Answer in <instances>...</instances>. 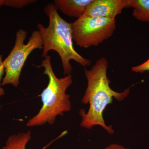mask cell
I'll return each instance as SVG.
<instances>
[{
  "label": "cell",
  "mask_w": 149,
  "mask_h": 149,
  "mask_svg": "<svg viewBox=\"0 0 149 149\" xmlns=\"http://www.w3.org/2000/svg\"><path fill=\"white\" fill-rule=\"evenodd\" d=\"M109 63L107 59L101 57L95 62L90 70L85 69L88 85L82 100L84 104H89L87 112L80 109L82 118L80 125L91 129L95 126H101L108 133L113 134L114 130L112 125H107L103 117L104 111L108 105L112 103L113 98L119 102L126 98L130 93L129 88L123 92L113 91L110 86V80L107 75Z\"/></svg>",
  "instance_id": "6da1fadb"
},
{
  "label": "cell",
  "mask_w": 149,
  "mask_h": 149,
  "mask_svg": "<svg viewBox=\"0 0 149 149\" xmlns=\"http://www.w3.org/2000/svg\"><path fill=\"white\" fill-rule=\"evenodd\" d=\"M44 10L49 17V25L46 27L39 23L37 26L43 40L42 57H45L51 50L56 52L61 59L63 73L67 75L70 74L72 70L70 63L71 60L74 61L84 68L90 66L91 61L83 57L74 49L72 23L68 22L62 18L54 3L48 4Z\"/></svg>",
  "instance_id": "7a4b0ae2"
},
{
  "label": "cell",
  "mask_w": 149,
  "mask_h": 149,
  "mask_svg": "<svg viewBox=\"0 0 149 149\" xmlns=\"http://www.w3.org/2000/svg\"><path fill=\"white\" fill-rule=\"evenodd\" d=\"M38 68H45L44 74L49 78V83L40 95L42 105L38 113L29 119L26 125L28 127L40 126L47 123L53 125L58 116H62L65 112L71 109L70 95L66 94L67 89L72 83L71 74L58 78L54 72L50 56H46Z\"/></svg>",
  "instance_id": "3957f363"
},
{
  "label": "cell",
  "mask_w": 149,
  "mask_h": 149,
  "mask_svg": "<svg viewBox=\"0 0 149 149\" xmlns=\"http://www.w3.org/2000/svg\"><path fill=\"white\" fill-rule=\"evenodd\" d=\"M27 36V32L24 29H19L16 32L14 46L3 61L5 75L1 83L2 86L10 84L17 87L22 70L28 56L34 50L42 49L43 40L39 30L32 32L28 42L25 44Z\"/></svg>",
  "instance_id": "277c9868"
},
{
  "label": "cell",
  "mask_w": 149,
  "mask_h": 149,
  "mask_svg": "<svg viewBox=\"0 0 149 149\" xmlns=\"http://www.w3.org/2000/svg\"><path fill=\"white\" fill-rule=\"evenodd\" d=\"M116 28L115 19L82 16L72 23V39L80 47H95L111 37Z\"/></svg>",
  "instance_id": "5b68a950"
},
{
  "label": "cell",
  "mask_w": 149,
  "mask_h": 149,
  "mask_svg": "<svg viewBox=\"0 0 149 149\" xmlns=\"http://www.w3.org/2000/svg\"><path fill=\"white\" fill-rule=\"evenodd\" d=\"M128 0H93L83 16L101 17L111 19L128 8Z\"/></svg>",
  "instance_id": "8992f818"
},
{
  "label": "cell",
  "mask_w": 149,
  "mask_h": 149,
  "mask_svg": "<svg viewBox=\"0 0 149 149\" xmlns=\"http://www.w3.org/2000/svg\"><path fill=\"white\" fill-rule=\"evenodd\" d=\"M93 0H55L54 4L63 14L78 19L85 13Z\"/></svg>",
  "instance_id": "52a82bcc"
},
{
  "label": "cell",
  "mask_w": 149,
  "mask_h": 149,
  "mask_svg": "<svg viewBox=\"0 0 149 149\" xmlns=\"http://www.w3.org/2000/svg\"><path fill=\"white\" fill-rule=\"evenodd\" d=\"M133 8V16L143 22H149V0H128V8Z\"/></svg>",
  "instance_id": "ba28073f"
},
{
  "label": "cell",
  "mask_w": 149,
  "mask_h": 149,
  "mask_svg": "<svg viewBox=\"0 0 149 149\" xmlns=\"http://www.w3.org/2000/svg\"><path fill=\"white\" fill-rule=\"evenodd\" d=\"M31 139V132L18 133L8 137L1 149H26V145ZM49 145L43 148L45 149Z\"/></svg>",
  "instance_id": "9c48e42d"
},
{
  "label": "cell",
  "mask_w": 149,
  "mask_h": 149,
  "mask_svg": "<svg viewBox=\"0 0 149 149\" xmlns=\"http://www.w3.org/2000/svg\"><path fill=\"white\" fill-rule=\"evenodd\" d=\"M36 1L35 0H0V8L7 6L15 8H21Z\"/></svg>",
  "instance_id": "30bf717a"
},
{
  "label": "cell",
  "mask_w": 149,
  "mask_h": 149,
  "mask_svg": "<svg viewBox=\"0 0 149 149\" xmlns=\"http://www.w3.org/2000/svg\"><path fill=\"white\" fill-rule=\"evenodd\" d=\"M131 70L133 72L140 73L149 71V58L144 63L132 67Z\"/></svg>",
  "instance_id": "8fae6325"
},
{
  "label": "cell",
  "mask_w": 149,
  "mask_h": 149,
  "mask_svg": "<svg viewBox=\"0 0 149 149\" xmlns=\"http://www.w3.org/2000/svg\"><path fill=\"white\" fill-rule=\"evenodd\" d=\"M3 56L2 55L0 54V98L3 95L5 94V91L1 86V80L2 77L5 72L4 66L3 63Z\"/></svg>",
  "instance_id": "7c38bea8"
},
{
  "label": "cell",
  "mask_w": 149,
  "mask_h": 149,
  "mask_svg": "<svg viewBox=\"0 0 149 149\" xmlns=\"http://www.w3.org/2000/svg\"><path fill=\"white\" fill-rule=\"evenodd\" d=\"M105 149H130L125 148L121 145L117 144H111L107 146Z\"/></svg>",
  "instance_id": "4fadbf2b"
}]
</instances>
